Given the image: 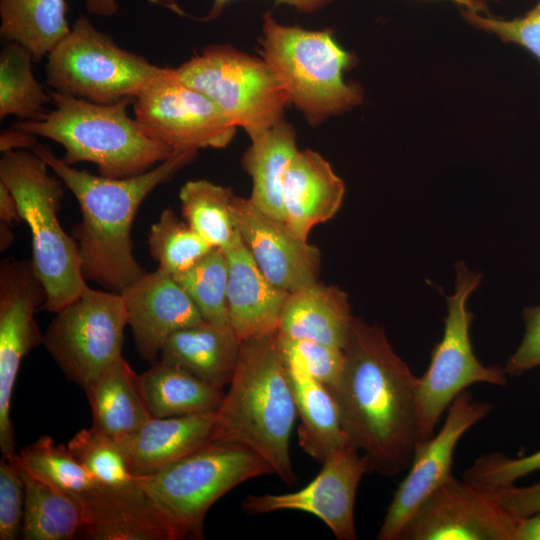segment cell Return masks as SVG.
<instances>
[{"label": "cell", "mask_w": 540, "mask_h": 540, "mask_svg": "<svg viewBox=\"0 0 540 540\" xmlns=\"http://www.w3.org/2000/svg\"><path fill=\"white\" fill-rule=\"evenodd\" d=\"M333 393L344 432L371 472L393 477L410 467L423 440L417 382L383 327L354 318Z\"/></svg>", "instance_id": "cell-1"}, {"label": "cell", "mask_w": 540, "mask_h": 540, "mask_svg": "<svg viewBox=\"0 0 540 540\" xmlns=\"http://www.w3.org/2000/svg\"><path fill=\"white\" fill-rule=\"evenodd\" d=\"M76 198L81 221L72 230L82 257V272L110 290L121 292L146 272L133 253L131 228L136 212L159 185L191 163L198 152L179 151L145 173L109 178L79 170L36 143L31 149Z\"/></svg>", "instance_id": "cell-2"}, {"label": "cell", "mask_w": 540, "mask_h": 540, "mask_svg": "<svg viewBox=\"0 0 540 540\" xmlns=\"http://www.w3.org/2000/svg\"><path fill=\"white\" fill-rule=\"evenodd\" d=\"M296 416L278 331L241 340L229 390L215 414L212 441L250 448L292 486L297 477L289 443Z\"/></svg>", "instance_id": "cell-3"}, {"label": "cell", "mask_w": 540, "mask_h": 540, "mask_svg": "<svg viewBox=\"0 0 540 540\" xmlns=\"http://www.w3.org/2000/svg\"><path fill=\"white\" fill-rule=\"evenodd\" d=\"M50 95L52 110L39 120H19L12 127L60 144L65 151L62 160L69 165L91 162L102 176L128 178L176 153L129 116L132 100L98 104L53 90Z\"/></svg>", "instance_id": "cell-4"}, {"label": "cell", "mask_w": 540, "mask_h": 540, "mask_svg": "<svg viewBox=\"0 0 540 540\" xmlns=\"http://www.w3.org/2000/svg\"><path fill=\"white\" fill-rule=\"evenodd\" d=\"M262 19L260 57L310 125H320L362 103L360 86L344 79L355 59L339 45L332 29L284 25L269 11Z\"/></svg>", "instance_id": "cell-5"}, {"label": "cell", "mask_w": 540, "mask_h": 540, "mask_svg": "<svg viewBox=\"0 0 540 540\" xmlns=\"http://www.w3.org/2000/svg\"><path fill=\"white\" fill-rule=\"evenodd\" d=\"M33 151L2 153L0 182L14 195L32 237V263L47 297L42 309L56 313L88 287L79 245L57 216L66 187Z\"/></svg>", "instance_id": "cell-6"}, {"label": "cell", "mask_w": 540, "mask_h": 540, "mask_svg": "<svg viewBox=\"0 0 540 540\" xmlns=\"http://www.w3.org/2000/svg\"><path fill=\"white\" fill-rule=\"evenodd\" d=\"M274 474L250 448L210 441L139 482L162 512L177 540L203 539L209 508L249 479Z\"/></svg>", "instance_id": "cell-7"}, {"label": "cell", "mask_w": 540, "mask_h": 540, "mask_svg": "<svg viewBox=\"0 0 540 540\" xmlns=\"http://www.w3.org/2000/svg\"><path fill=\"white\" fill-rule=\"evenodd\" d=\"M165 67L121 48L81 15L47 55L46 83L53 91L98 104L132 100Z\"/></svg>", "instance_id": "cell-8"}, {"label": "cell", "mask_w": 540, "mask_h": 540, "mask_svg": "<svg viewBox=\"0 0 540 540\" xmlns=\"http://www.w3.org/2000/svg\"><path fill=\"white\" fill-rule=\"evenodd\" d=\"M179 77L212 100L250 139L284 119L287 92L262 57L230 44H210L175 68Z\"/></svg>", "instance_id": "cell-9"}, {"label": "cell", "mask_w": 540, "mask_h": 540, "mask_svg": "<svg viewBox=\"0 0 540 540\" xmlns=\"http://www.w3.org/2000/svg\"><path fill=\"white\" fill-rule=\"evenodd\" d=\"M455 291L446 297L447 315L441 340L434 346L426 372L418 377L417 407L423 440L435 428L453 400L469 386L486 383L506 386L507 373L498 364L484 365L475 356L470 339L473 314L467 300L479 286L481 274L464 262L455 265Z\"/></svg>", "instance_id": "cell-10"}, {"label": "cell", "mask_w": 540, "mask_h": 540, "mask_svg": "<svg viewBox=\"0 0 540 540\" xmlns=\"http://www.w3.org/2000/svg\"><path fill=\"white\" fill-rule=\"evenodd\" d=\"M127 325L121 294L88 286L55 313L42 344L65 376L85 390L122 356Z\"/></svg>", "instance_id": "cell-11"}, {"label": "cell", "mask_w": 540, "mask_h": 540, "mask_svg": "<svg viewBox=\"0 0 540 540\" xmlns=\"http://www.w3.org/2000/svg\"><path fill=\"white\" fill-rule=\"evenodd\" d=\"M131 105L146 131L176 152L224 148L237 128L212 100L185 83L175 68L165 67Z\"/></svg>", "instance_id": "cell-12"}, {"label": "cell", "mask_w": 540, "mask_h": 540, "mask_svg": "<svg viewBox=\"0 0 540 540\" xmlns=\"http://www.w3.org/2000/svg\"><path fill=\"white\" fill-rule=\"evenodd\" d=\"M46 291L32 260L6 258L0 264V449L16 453L11 420L15 381L23 358L43 342L35 313L46 302Z\"/></svg>", "instance_id": "cell-13"}, {"label": "cell", "mask_w": 540, "mask_h": 540, "mask_svg": "<svg viewBox=\"0 0 540 540\" xmlns=\"http://www.w3.org/2000/svg\"><path fill=\"white\" fill-rule=\"evenodd\" d=\"M318 475L303 488L283 494L248 495L241 504L246 514L282 510L314 515L339 540H356V492L364 474L371 472L367 458L351 442L331 452Z\"/></svg>", "instance_id": "cell-14"}, {"label": "cell", "mask_w": 540, "mask_h": 540, "mask_svg": "<svg viewBox=\"0 0 540 540\" xmlns=\"http://www.w3.org/2000/svg\"><path fill=\"white\" fill-rule=\"evenodd\" d=\"M518 520L485 490L451 475L421 503L398 540H514Z\"/></svg>", "instance_id": "cell-15"}, {"label": "cell", "mask_w": 540, "mask_h": 540, "mask_svg": "<svg viewBox=\"0 0 540 540\" xmlns=\"http://www.w3.org/2000/svg\"><path fill=\"white\" fill-rule=\"evenodd\" d=\"M492 410L490 403L474 400L467 390L453 400L440 431L419 442L408 473L388 506L377 540H398L421 503L452 475L453 455L461 437Z\"/></svg>", "instance_id": "cell-16"}, {"label": "cell", "mask_w": 540, "mask_h": 540, "mask_svg": "<svg viewBox=\"0 0 540 540\" xmlns=\"http://www.w3.org/2000/svg\"><path fill=\"white\" fill-rule=\"evenodd\" d=\"M235 227L261 272L278 288L295 292L318 282L319 249L296 236L284 221L269 217L247 198L235 196Z\"/></svg>", "instance_id": "cell-17"}, {"label": "cell", "mask_w": 540, "mask_h": 540, "mask_svg": "<svg viewBox=\"0 0 540 540\" xmlns=\"http://www.w3.org/2000/svg\"><path fill=\"white\" fill-rule=\"evenodd\" d=\"M138 353L153 362L174 332L204 322L174 277L159 269L145 273L121 292Z\"/></svg>", "instance_id": "cell-18"}, {"label": "cell", "mask_w": 540, "mask_h": 540, "mask_svg": "<svg viewBox=\"0 0 540 540\" xmlns=\"http://www.w3.org/2000/svg\"><path fill=\"white\" fill-rule=\"evenodd\" d=\"M74 496L84 511V539L177 540L174 530L143 489L139 478L123 486L98 483Z\"/></svg>", "instance_id": "cell-19"}, {"label": "cell", "mask_w": 540, "mask_h": 540, "mask_svg": "<svg viewBox=\"0 0 540 540\" xmlns=\"http://www.w3.org/2000/svg\"><path fill=\"white\" fill-rule=\"evenodd\" d=\"M344 194V181L324 157L311 149L299 150L283 176L286 225L296 236L307 240L315 225L334 217Z\"/></svg>", "instance_id": "cell-20"}, {"label": "cell", "mask_w": 540, "mask_h": 540, "mask_svg": "<svg viewBox=\"0 0 540 540\" xmlns=\"http://www.w3.org/2000/svg\"><path fill=\"white\" fill-rule=\"evenodd\" d=\"M223 250L228 261L227 303L232 329L241 340L277 330L289 293L261 272L238 231Z\"/></svg>", "instance_id": "cell-21"}, {"label": "cell", "mask_w": 540, "mask_h": 540, "mask_svg": "<svg viewBox=\"0 0 540 540\" xmlns=\"http://www.w3.org/2000/svg\"><path fill=\"white\" fill-rule=\"evenodd\" d=\"M215 414L152 417L119 439L130 472L137 478L154 474L212 441Z\"/></svg>", "instance_id": "cell-22"}, {"label": "cell", "mask_w": 540, "mask_h": 540, "mask_svg": "<svg viewBox=\"0 0 540 540\" xmlns=\"http://www.w3.org/2000/svg\"><path fill=\"white\" fill-rule=\"evenodd\" d=\"M354 317L348 295L319 281L289 293L277 331L291 339H306L344 349Z\"/></svg>", "instance_id": "cell-23"}, {"label": "cell", "mask_w": 540, "mask_h": 540, "mask_svg": "<svg viewBox=\"0 0 540 540\" xmlns=\"http://www.w3.org/2000/svg\"><path fill=\"white\" fill-rule=\"evenodd\" d=\"M240 345L231 326L204 321L170 335L160 351V361L224 388L233 377Z\"/></svg>", "instance_id": "cell-24"}, {"label": "cell", "mask_w": 540, "mask_h": 540, "mask_svg": "<svg viewBox=\"0 0 540 540\" xmlns=\"http://www.w3.org/2000/svg\"><path fill=\"white\" fill-rule=\"evenodd\" d=\"M282 356L300 418L298 444L307 455L323 463L331 452L350 442L341 424L336 399L297 361Z\"/></svg>", "instance_id": "cell-25"}, {"label": "cell", "mask_w": 540, "mask_h": 540, "mask_svg": "<svg viewBox=\"0 0 540 540\" xmlns=\"http://www.w3.org/2000/svg\"><path fill=\"white\" fill-rule=\"evenodd\" d=\"M92 427L119 440L152 418L137 375L121 356L85 389Z\"/></svg>", "instance_id": "cell-26"}, {"label": "cell", "mask_w": 540, "mask_h": 540, "mask_svg": "<svg viewBox=\"0 0 540 540\" xmlns=\"http://www.w3.org/2000/svg\"><path fill=\"white\" fill-rule=\"evenodd\" d=\"M296 131L285 119L251 140L241 164L252 180L248 198L261 212L284 221L282 183L286 168L298 152Z\"/></svg>", "instance_id": "cell-27"}, {"label": "cell", "mask_w": 540, "mask_h": 540, "mask_svg": "<svg viewBox=\"0 0 540 540\" xmlns=\"http://www.w3.org/2000/svg\"><path fill=\"white\" fill-rule=\"evenodd\" d=\"M140 384L155 418L215 413L225 396L223 388L162 361L140 375Z\"/></svg>", "instance_id": "cell-28"}, {"label": "cell", "mask_w": 540, "mask_h": 540, "mask_svg": "<svg viewBox=\"0 0 540 540\" xmlns=\"http://www.w3.org/2000/svg\"><path fill=\"white\" fill-rule=\"evenodd\" d=\"M22 473L25 481L22 538L25 540L82 538L85 517L79 500L72 494L34 478L23 468Z\"/></svg>", "instance_id": "cell-29"}, {"label": "cell", "mask_w": 540, "mask_h": 540, "mask_svg": "<svg viewBox=\"0 0 540 540\" xmlns=\"http://www.w3.org/2000/svg\"><path fill=\"white\" fill-rule=\"evenodd\" d=\"M65 0H0V34L27 48L35 61L70 31Z\"/></svg>", "instance_id": "cell-30"}, {"label": "cell", "mask_w": 540, "mask_h": 540, "mask_svg": "<svg viewBox=\"0 0 540 540\" xmlns=\"http://www.w3.org/2000/svg\"><path fill=\"white\" fill-rule=\"evenodd\" d=\"M32 53L16 42H7L0 53V119L10 115L20 121L39 120L48 111L50 91L32 71Z\"/></svg>", "instance_id": "cell-31"}, {"label": "cell", "mask_w": 540, "mask_h": 540, "mask_svg": "<svg viewBox=\"0 0 540 540\" xmlns=\"http://www.w3.org/2000/svg\"><path fill=\"white\" fill-rule=\"evenodd\" d=\"M231 188L206 179L189 180L180 189L182 215L188 225L212 247L225 248L237 233Z\"/></svg>", "instance_id": "cell-32"}, {"label": "cell", "mask_w": 540, "mask_h": 540, "mask_svg": "<svg viewBox=\"0 0 540 540\" xmlns=\"http://www.w3.org/2000/svg\"><path fill=\"white\" fill-rule=\"evenodd\" d=\"M207 323L230 325L227 303L228 261L222 248L214 247L188 269L173 275Z\"/></svg>", "instance_id": "cell-33"}, {"label": "cell", "mask_w": 540, "mask_h": 540, "mask_svg": "<svg viewBox=\"0 0 540 540\" xmlns=\"http://www.w3.org/2000/svg\"><path fill=\"white\" fill-rule=\"evenodd\" d=\"M21 467L34 478L69 494H79L98 484L67 446L41 436L18 454Z\"/></svg>", "instance_id": "cell-34"}, {"label": "cell", "mask_w": 540, "mask_h": 540, "mask_svg": "<svg viewBox=\"0 0 540 540\" xmlns=\"http://www.w3.org/2000/svg\"><path fill=\"white\" fill-rule=\"evenodd\" d=\"M147 243L158 269L172 276L188 269L214 248L170 208L163 210L150 227Z\"/></svg>", "instance_id": "cell-35"}, {"label": "cell", "mask_w": 540, "mask_h": 540, "mask_svg": "<svg viewBox=\"0 0 540 540\" xmlns=\"http://www.w3.org/2000/svg\"><path fill=\"white\" fill-rule=\"evenodd\" d=\"M67 447L100 484L123 486L138 480L130 472L119 440L92 426L78 431Z\"/></svg>", "instance_id": "cell-36"}, {"label": "cell", "mask_w": 540, "mask_h": 540, "mask_svg": "<svg viewBox=\"0 0 540 540\" xmlns=\"http://www.w3.org/2000/svg\"><path fill=\"white\" fill-rule=\"evenodd\" d=\"M278 340L283 355L297 361L330 391L335 388L345 364L344 349L306 339H291L279 333Z\"/></svg>", "instance_id": "cell-37"}, {"label": "cell", "mask_w": 540, "mask_h": 540, "mask_svg": "<svg viewBox=\"0 0 540 540\" xmlns=\"http://www.w3.org/2000/svg\"><path fill=\"white\" fill-rule=\"evenodd\" d=\"M540 470V450L518 458L500 452L477 457L462 478L484 489L501 488Z\"/></svg>", "instance_id": "cell-38"}, {"label": "cell", "mask_w": 540, "mask_h": 540, "mask_svg": "<svg viewBox=\"0 0 540 540\" xmlns=\"http://www.w3.org/2000/svg\"><path fill=\"white\" fill-rule=\"evenodd\" d=\"M462 15L473 27L494 34L506 43L523 47L540 61V0L526 14L513 19L464 9Z\"/></svg>", "instance_id": "cell-39"}, {"label": "cell", "mask_w": 540, "mask_h": 540, "mask_svg": "<svg viewBox=\"0 0 540 540\" xmlns=\"http://www.w3.org/2000/svg\"><path fill=\"white\" fill-rule=\"evenodd\" d=\"M25 481L18 455L0 462V540H14L22 527Z\"/></svg>", "instance_id": "cell-40"}, {"label": "cell", "mask_w": 540, "mask_h": 540, "mask_svg": "<svg viewBox=\"0 0 540 540\" xmlns=\"http://www.w3.org/2000/svg\"><path fill=\"white\" fill-rule=\"evenodd\" d=\"M523 319L525 331L522 341L504 366L507 375L512 377L540 368V304L526 307Z\"/></svg>", "instance_id": "cell-41"}, {"label": "cell", "mask_w": 540, "mask_h": 540, "mask_svg": "<svg viewBox=\"0 0 540 540\" xmlns=\"http://www.w3.org/2000/svg\"><path fill=\"white\" fill-rule=\"evenodd\" d=\"M482 489L517 519L540 511V481L524 487L513 484L501 488Z\"/></svg>", "instance_id": "cell-42"}, {"label": "cell", "mask_w": 540, "mask_h": 540, "mask_svg": "<svg viewBox=\"0 0 540 540\" xmlns=\"http://www.w3.org/2000/svg\"><path fill=\"white\" fill-rule=\"evenodd\" d=\"M150 3L169 9L179 15H184L178 2L180 0H148ZM232 0H213L208 15L203 20H213L219 17L225 6ZM333 0H274L277 5H287L300 13H314L330 4Z\"/></svg>", "instance_id": "cell-43"}, {"label": "cell", "mask_w": 540, "mask_h": 540, "mask_svg": "<svg viewBox=\"0 0 540 540\" xmlns=\"http://www.w3.org/2000/svg\"><path fill=\"white\" fill-rule=\"evenodd\" d=\"M36 143V136L14 127L3 131L0 136V150L2 153L32 149Z\"/></svg>", "instance_id": "cell-44"}, {"label": "cell", "mask_w": 540, "mask_h": 540, "mask_svg": "<svg viewBox=\"0 0 540 540\" xmlns=\"http://www.w3.org/2000/svg\"><path fill=\"white\" fill-rule=\"evenodd\" d=\"M0 221L10 225L22 221L14 195L2 182H0Z\"/></svg>", "instance_id": "cell-45"}, {"label": "cell", "mask_w": 540, "mask_h": 540, "mask_svg": "<svg viewBox=\"0 0 540 540\" xmlns=\"http://www.w3.org/2000/svg\"><path fill=\"white\" fill-rule=\"evenodd\" d=\"M514 540H540V511L518 520Z\"/></svg>", "instance_id": "cell-46"}, {"label": "cell", "mask_w": 540, "mask_h": 540, "mask_svg": "<svg viewBox=\"0 0 540 540\" xmlns=\"http://www.w3.org/2000/svg\"><path fill=\"white\" fill-rule=\"evenodd\" d=\"M85 7L89 14L99 17H110L118 10L117 0H85Z\"/></svg>", "instance_id": "cell-47"}, {"label": "cell", "mask_w": 540, "mask_h": 540, "mask_svg": "<svg viewBox=\"0 0 540 540\" xmlns=\"http://www.w3.org/2000/svg\"><path fill=\"white\" fill-rule=\"evenodd\" d=\"M14 241V234L11 225L0 221V250L5 251Z\"/></svg>", "instance_id": "cell-48"}, {"label": "cell", "mask_w": 540, "mask_h": 540, "mask_svg": "<svg viewBox=\"0 0 540 540\" xmlns=\"http://www.w3.org/2000/svg\"><path fill=\"white\" fill-rule=\"evenodd\" d=\"M450 1L460 5L461 7H463L464 10L483 12L487 9L477 0H450Z\"/></svg>", "instance_id": "cell-49"}, {"label": "cell", "mask_w": 540, "mask_h": 540, "mask_svg": "<svg viewBox=\"0 0 540 540\" xmlns=\"http://www.w3.org/2000/svg\"><path fill=\"white\" fill-rule=\"evenodd\" d=\"M477 1H479L483 6H485L487 8L488 4L490 2H494V1H497V0H477Z\"/></svg>", "instance_id": "cell-50"}]
</instances>
